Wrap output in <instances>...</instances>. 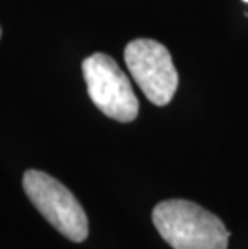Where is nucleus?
Masks as SVG:
<instances>
[{
  "label": "nucleus",
  "mask_w": 248,
  "mask_h": 249,
  "mask_svg": "<svg viewBox=\"0 0 248 249\" xmlns=\"http://www.w3.org/2000/svg\"><path fill=\"white\" fill-rule=\"evenodd\" d=\"M152 219L172 249H228L230 233L223 220L192 201H161L153 208Z\"/></svg>",
  "instance_id": "nucleus-1"
},
{
  "label": "nucleus",
  "mask_w": 248,
  "mask_h": 249,
  "mask_svg": "<svg viewBox=\"0 0 248 249\" xmlns=\"http://www.w3.org/2000/svg\"><path fill=\"white\" fill-rule=\"evenodd\" d=\"M23 188L36 209L61 235L75 243L86 240L89 235L87 215L65 185L49 174L31 169L23 176Z\"/></svg>",
  "instance_id": "nucleus-2"
},
{
  "label": "nucleus",
  "mask_w": 248,
  "mask_h": 249,
  "mask_svg": "<svg viewBox=\"0 0 248 249\" xmlns=\"http://www.w3.org/2000/svg\"><path fill=\"white\" fill-rule=\"evenodd\" d=\"M89 97L105 116L119 123H131L139 114L137 100L128 76L112 56L94 53L82 61Z\"/></svg>",
  "instance_id": "nucleus-3"
},
{
  "label": "nucleus",
  "mask_w": 248,
  "mask_h": 249,
  "mask_svg": "<svg viewBox=\"0 0 248 249\" xmlns=\"http://www.w3.org/2000/svg\"><path fill=\"white\" fill-rule=\"evenodd\" d=\"M124 61L131 76L156 107H166L179 86V76L171 53L153 39H135L124 50Z\"/></svg>",
  "instance_id": "nucleus-4"
},
{
  "label": "nucleus",
  "mask_w": 248,
  "mask_h": 249,
  "mask_svg": "<svg viewBox=\"0 0 248 249\" xmlns=\"http://www.w3.org/2000/svg\"><path fill=\"white\" fill-rule=\"evenodd\" d=\"M242 2H245V3H248V0H242Z\"/></svg>",
  "instance_id": "nucleus-5"
},
{
  "label": "nucleus",
  "mask_w": 248,
  "mask_h": 249,
  "mask_svg": "<svg viewBox=\"0 0 248 249\" xmlns=\"http://www.w3.org/2000/svg\"><path fill=\"white\" fill-rule=\"evenodd\" d=\"M0 34H2V31H0Z\"/></svg>",
  "instance_id": "nucleus-6"
}]
</instances>
